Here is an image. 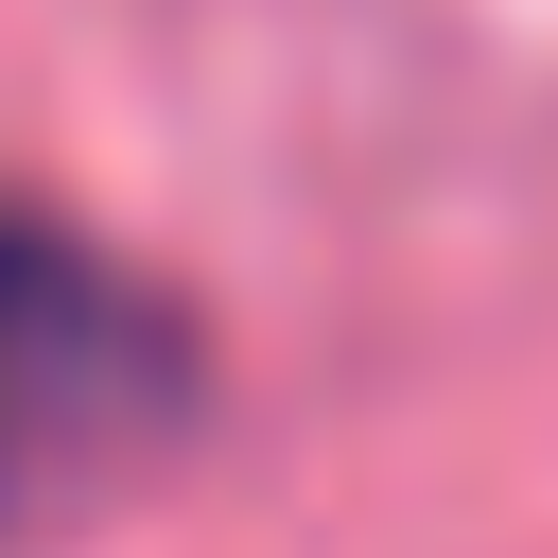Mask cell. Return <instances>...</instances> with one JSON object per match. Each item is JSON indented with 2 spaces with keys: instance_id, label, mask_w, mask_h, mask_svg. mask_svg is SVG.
<instances>
[{
  "instance_id": "1",
  "label": "cell",
  "mask_w": 558,
  "mask_h": 558,
  "mask_svg": "<svg viewBox=\"0 0 558 558\" xmlns=\"http://www.w3.org/2000/svg\"><path fill=\"white\" fill-rule=\"evenodd\" d=\"M192 401V331L52 209L0 192V523L105 488L140 436H174Z\"/></svg>"
}]
</instances>
